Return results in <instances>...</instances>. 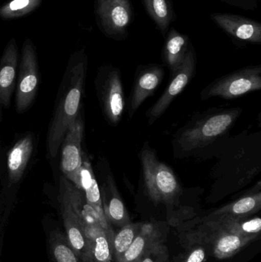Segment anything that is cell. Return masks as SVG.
Listing matches in <instances>:
<instances>
[{
	"mask_svg": "<svg viewBox=\"0 0 261 262\" xmlns=\"http://www.w3.org/2000/svg\"><path fill=\"white\" fill-rule=\"evenodd\" d=\"M211 19L231 38L251 44H260L261 24L242 15L214 12Z\"/></svg>",
	"mask_w": 261,
	"mask_h": 262,
	"instance_id": "cell-12",
	"label": "cell"
},
{
	"mask_svg": "<svg viewBox=\"0 0 261 262\" xmlns=\"http://www.w3.org/2000/svg\"><path fill=\"white\" fill-rule=\"evenodd\" d=\"M43 0H10L0 6V18L12 20L26 16L36 10Z\"/></svg>",
	"mask_w": 261,
	"mask_h": 262,
	"instance_id": "cell-25",
	"label": "cell"
},
{
	"mask_svg": "<svg viewBox=\"0 0 261 262\" xmlns=\"http://www.w3.org/2000/svg\"><path fill=\"white\" fill-rule=\"evenodd\" d=\"M87 66V57L84 49L70 57L65 75L67 83L48 133V151L52 157H56L67 129L79 117Z\"/></svg>",
	"mask_w": 261,
	"mask_h": 262,
	"instance_id": "cell-1",
	"label": "cell"
},
{
	"mask_svg": "<svg viewBox=\"0 0 261 262\" xmlns=\"http://www.w3.org/2000/svg\"><path fill=\"white\" fill-rule=\"evenodd\" d=\"M88 241L91 262H114L112 252L113 237L110 236L99 222L94 221L84 228Z\"/></svg>",
	"mask_w": 261,
	"mask_h": 262,
	"instance_id": "cell-19",
	"label": "cell"
},
{
	"mask_svg": "<svg viewBox=\"0 0 261 262\" xmlns=\"http://www.w3.org/2000/svg\"><path fill=\"white\" fill-rule=\"evenodd\" d=\"M144 186L153 203H170L180 193L179 181L170 166L158 159L156 152L144 145L139 154Z\"/></svg>",
	"mask_w": 261,
	"mask_h": 262,
	"instance_id": "cell-3",
	"label": "cell"
},
{
	"mask_svg": "<svg viewBox=\"0 0 261 262\" xmlns=\"http://www.w3.org/2000/svg\"><path fill=\"white\" fill-rule=\"evenodd\" d=\"M81 190L84 194L87 204L96 212L100 223L104 230L113 238L114 232L112 230L110 225L107 223L104 210H103L99 186H98L96 177L93 173L91 164H90L87 156L84 154H83V163L81 171Z\"/></svg>",
	"mask_w": 261,
	"mask_h": 262,
	"instance_id": "cell-15",
	"label": "cell"
},
{
	"mask_svg": "<svg viewBox=\"0 0 261 262\" xmlns=\"http://www.w3.org/2000/svg\"><path fill=\"white\" fill-rule=\"evenodd\" d=\"M168 257V250L164 243H161L152 247L139 262H167Z\"/></svg>",
	"mask_w": 261,
	"mask_h": 262,
	"instance_id": "cell-28",
	"label": "cell"
},
{
	"mask_svg": "<svg viewBox=\"0 0 261 262\" xmlns=\"http://www.w3.org/2000/svg\"><path fill=\"white\" fill-rule=\"evenodd\" d=\"M260 192H254V193L245 195L233 203L216 209V211L207 215L202 221L221 216H251L260 211Z\"/></svg>",
	"mask_w": 261,
	"mask_h": 262,
	"instance_id": "cell-22",
	"label": "cell"
},
{
	"mask_svg": "<svg viewBox=\"0 0 261 262\" xmlns=\"http://www.w3.org/2000/svg\"><path fill=\"white\" fill-rule=\"evenodd\" d=\"M228 6L240 8L247 11L255 10L258 6L259 0H218Z\"/></svg>",
	"mask_w": 261,
	"mask_h": 262,
	"instance_id": "cell-29",
	"label": "cell"
},
{
	"mask_svg": "<svg viewBox=\"0 0 261 262\" xmlns=\"http://www.w3.org/2000/svg\"><path fill=\"white\" fill-rule=\"evenodd\" d=\"M187 241L205 245L219 259L231 258L254 240L214 227L207 223L188 234Z\"/></svg>",
	"mask_w": 261,
	"mask_h": 262,
	"instance_id": "cell-6",
	"label": "cell"
},
{
	"mask_svg": "<svg viewBox=\"0 0 261 262\" xmlns=\"http://www.w3.org/2000/svg\"><path fill=\"white\" fill-rule=\"evenodd\" d=\"M189 249L184 255L182 262H205L209 250L205 245L199 243H189Z\"/></svg>",
	"mask_w": 261,
	"mask_h": 262,
	"instance_id": "cell-27",
	"label": "cell"
},
{
	"mask_svg": "<svg viewBox=\"0 0 261 262\" xmlns=\"http://www.w3.org/2000/svg\"><path fill=\"white\" fill-rule=\"evenodd\" d=\"M101 84V100L103 111L112 124L121 121L125 107L121 72L116 68H106Z\"/></svg>",
	"mask_w": 261,
	"mask_h": 262,
	"instance_id": "cell-10",
	"label": "cell"
},
{
	"mask_svg": "<svg viewBox=\"0 0 261 262\" xmlns=\"http://www.w3.org/2000/svg\"><path fill=\"white\" fill-rule=\"evenodd\" d=\"M33 151V139L28 135L18 140L8 155L7 166L10 183H18L26 170Z\"/></svg>",
	"mask_w": 261,
	"mask_h": 262,
	"instance_id": "cell-21",
	"label": "cell"
},
{
	"mask_svg": "<svg viewBox=\"0 0 261 262\" xmlns=\"http://www.w3.org/2000/svg\"><path fill=\"white\" fill-rule=\"evenodd\" d=\"M192 46L188 35L181 33L175 28L169 29L162 47V59L171 74L183 62Z\"/></svg>",
	"mask_w": 261,
	"mask_h": 262,
	"instance_id": "cell-18",
	"label": "cell"
},
{
	"mask_svg": "<svg viewBox=\"0 0 261 262\" xmlns=\"http://www.w3.org/2000/svg\"><path fill=\"white\" fill-rule=\"evenodd\" d=\"M242 110L227 109L213 112L185 127L177 138L182 151H192L208 146L225 135L234 125Z\"/></svg>",
	"mask_w": 261,
	"mask_h": 262,
	"instance_id": "cell-2",
	"label": "cell"
},
{
	"mask_svg": "<svg viewBox=\"0 0 261 262\" xmlns=\"http://www.w3.org/2000/svg\"><path fill=\"white\" fill-rule=\"evenodd\" d=\"M58 200L67 241L81 262H91L87 236L61 183H59Z\"/></svg>",
	"mask_w": 261,
	"mask_h": 262,
	"instance_id": "cell-11",
	"label": "cell"
},
{
	"mask_svg": "<svg viewBox=\"0 0 261 262\" xmlns=\"http://www.w3.org/2000/svg\"><path fill=\"white\" fill-rule=\"evenodd\" d=\"M261 89V66H250L225 75L207 86L201 94L202 100L219 97L234 99Z\"/></svg>",
	"mask_w": 261,
	"mask_h": 262,
	"instance_id": "cell-5",
	"label": "cell"
},
{
	"mask_svg": "<svg viewBox=\"0 0 261 262\" xmlns=\"http://www.w3.org/2000/svg\"><path fill=\"white\" fill-rule=\"evenodd\" d=\"M101 195L103 210L109 224L122 228L131 223L127 208L112 177H107L103 183Z\"/></svg>",
	"mask_w": 261,
	"mask_h": 262,
	"instance_id": "cell-16",
	"label": "cell"
},
{
	"mask_svg": "<svg viewBox=\"0 0 261 262\" xmlns=\"http://www.w3.org/2000/svg\"><path fill=\"white\" fill-rule=\"evenodd\" d=\"M94 16L106 37L122 41L128 36L134 10L131 0H94Z\"/></svg>",
	"mask_w": 261,
	"mask_h": 262,
	"instance_id": "cell-4",
	"label": "cell"
},
{
	"mask_svg": "<svg viewBox=\"0 0 261 262\" xmlns=\"http://www.w3.org/2000/svg\"><path fill=\"white\" fill-rule=\"evenodd\" d=\"M38 84V64L33 41L27 38L21 48V61L17 85L16 111L25 112L30 107L36 95Z\"/></svg>",
	"mask_w": 261,
	"mask_h": 262,
	"instance_id": "cell-7",
	"label": "cell"
},
{
	"mask_svg": "<svg viewBox=\"0 0 261 262\" xmlns=\"http://www.w3.org/2000/svg\"><path fill=\"white\" fill-rule=\"evenodd\" d=\"M165 70L160 64H150L139 68L129 98L128 112L133 118L141 104L153 95L162 82Z\"/></svg>",
	"mask_w": 261,
	"mask_h": 262,
	"instance_id": "cell-13",
	"label": "cell"
},
{
	"mask_svg": "<svg viewBox=\"0 0 261 262\" xmlns=\"http://www.w3.org/2000/svg\"><path fill=\"white\" fill-rule=\"evenodd\" d=\"M231 217L221 216L211 220H204L214 227L222 229L239 236L254 240L260 235L261 220L258 216Z\"/></svg>",
	"mask_w": 261,
	"mask_h": 262,
	"instance_id": "cell-20",
	"label": "cell"
},
{
	"mask_svg": "<svg viewBox=\"0 0 261 262\" xmlns=\"http://www.w3.org/2000/svg\"><path fill=\"white\" fill-rule=\"evenodd\" d=\"M142 226L143 223H130L121 228V230L117 233H114L112 242L113 261H121V258L139 233Z\"/></svg>",
	"mask_w": 261,
	"mask_h": 262,
	"instance_id": "cell-24",
	"label": "cell"
},
{
	"mask_svg": "<svg viewBox=\"0 0 261 262\" xmlns=\"http://www.w3.org/2000/svg\"><path fill=\"white\" fill-rule=\"evenodd\" d=\"M84 124L80 116L70 124L64 136L61 157L63 176L81 189V171L83 163L81 143Z\"/></svg>",
	"mask_w": 261,
	"mask_h": 262,
	"instance_id": "cell-9",
	"label": "cell"
},
{
	"mask_svg": "<svg viewBox=\"0 0 261 262\" xmlns=\"http://www.w3.org/2000/svg\"><path fill=\"white\" fill-rule=\"evenodd\" d=\"M18 50L16 40L12 38L5 47L0 58V106L9 108L15 89L18 67Z\"/></svg>",
	"mask_w": 261,
	"mask_h": 262,
	"instance_id": "cell-14",
	"label": "cell"
},
{
	"mask_svg": "<svg viewBox=\"0 0 261 262\" xmlns=\"http://www.w3.org/2000/svg\"><path fill=\"white\" fill-rule=\"evenodd\" d=\"M165 235L159 226L153 223H143L139 233L120 262H139L153 246L164 243Z\"/></svg>",
	"mask_w": 261,
	"mask_h": 262,
	"instance_id": "cell-17",
	"label": "cell"
},
{
	"mask_svg": "<svg viewBox=\"0 0 261 262\" xmlns=\"http://www.w3.org/2000/svg\"><path fill=\"white\" fill-rule=\"evenodd\" d=\"M142 3L156 29L165 37L172 23L176 19L171 0H142Z\"/></svg>",
	"mask_w": 261,
	"mask_h": 262,
	"instance_id": "cell-23",
	"label": "cell"
},
{
	"mask_svg": "<svg viewBox=\"0 0 261 262\" xmlns=\"http://www.w3.org/2000/svg\"><path fill=\"white\" fill-rule=\"evenodd\" d=\"M50 243L52 255L57 262H81L67 238L59 232L52 233Z\"/></svg>",
	"mask_w": 261,
	"mask_h": 262,
	"instance_id": "cell-26",
	"label": "cell"
},
{
	"mask_svg": "<svg viewBox=\"0 0 261 262\" xmlns=\"http://www.w3.org/2000/svg\"><path fill=\"white\" fill-rule=\"evenodd\" d=\"M197 58L196 51L192 46L180 66L172 73L171 80L165 92L147 112L149 124H153L170 107L173 100L181 93L196 75Z\"/></svg>",
	"mask_w": 261,
	"mask_h": 262,
	"instance_id": "cell-8",
	"label": "cell"
}]
</instances>
